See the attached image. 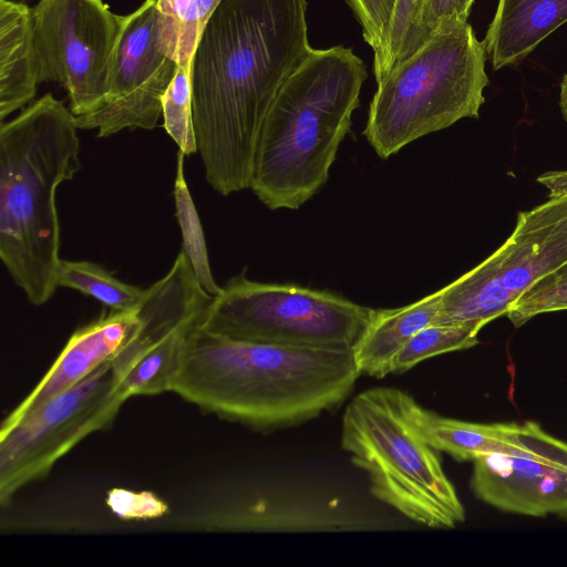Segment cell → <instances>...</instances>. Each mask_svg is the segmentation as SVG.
I'll use <instances>...</instances> for the list:
<instances>
[{
  "instance_id": "1",
  "label": "cell",
  "mask_w": 567,
  "mask_h": 567,
  "mask_svg": "<svg viewBox=\"0 0 567 567\" xmlns=\"http://www.w3.org/2000/svg\"><path fill=\"white\" fill-rule=\"evenodd\" d=\"M307 0H223L190 60L193 122L208 184L250 188L264 120L309 55Z\"/></svg>"
},
{
  "instance_id": "2",
  "label": "cell",
  "mask_w": 567,
  "mask_h": 567,
  "mask_svg": "<svg viewBox=\"0 0 567 567\" xmlns=\"http://www.w3.org/2000/svg\"><path fill=\"white\" fill-rule=\"evenodd\" d=\"M353 349L299 348L189 336L169 392L258 431L296 426L339 406L360 375Z\"/></svg>"
},
{
  "instance_id": "3",
  "label": "cell",
  "mask_w": 567,
  "mask_h": 567,
  "mask_svg": "<svg viewBox=\"0 0 567 567\" xmlns=\"http://www.w3.org/2000/svg\"><path fill=\"white\" fill-rule=\"evenodd\" d=\"M75 115L51 93L0 126V258L33 306L58 286L56 189L81 169Z\"/></svg>"
},
{
  "instance_id": "4",
  "label": "cell",
  "mask_w": 567,
  "mask_h": 567,
  "mask_svg": "<svg viewBox=\"0 0 567 567\" xmlns=\"http://www.w3.org/2000/svg\"><path fill=\"white\" fill-rule=\"evenodd\" d=\"M367 78L341 45L312 49L286 80L261 125L250 189L270 209H298L327 182Z\"/></svg>"
},
{
  "instance_id": "5",
  "label": "cell",
  "mask_w": 567,
  "mask_h": 567,
  "mask_svg": "<svg viewBox=\"0 0 567 567\" xmlns=\"http://www.w3.org/2000/svg\"><path fill=\"white\" fill-rule=\"evenodd\" d=\"M486 50L468 23L435 33L378 83L363 131L386 159L409 143L478 117L488 84Z\"/></svg>"
},
{
  "instance_id": "6",
  "label": "cell",
  "mask_w": 567,
  "mask_h": 567,
  "mask_svg": "<svg viewBox=\"0 0 567 567\" xmlns=\"http://www.w3.org/2000/svg\"><path fill=\"white\" fill-rule=\"evenodd\" d=\"M404 391L377 386L347 405L341 446L365 471L370 491L409 519L431 528H453L465 518L436 450L410 423Z\"/></svg>"
},
{
  "instance_id": "7",
  "label": "cell",
  "mask_w": 567,
  "mask_h": 567,
  "mask_svg": "<svg viewBox=\"0 0 567 567\" xmlns=\"http://www.w3.org/2000/svg\"><path fill=\"white\" fill-rule=\"evenodd\" d=\"M537 181L549 190V198L520 212L497 250L440 289L435 323L482 329L506 315L532 285L567 264V172H548Z\"/></svg>"
},
{
  "instance_id": "8",
  "label": "cell",
  "mask_w": 567,
  "mask_h": 567,
  "mask_svg": "<svg viewBox=\"0 0 567 567\" xmlns=\"http://www.w3.org/2000/svg\"><path fill=\"white\" fill-rule=\"evenodd\" d=\"M372 313L373 309L336 293L257 282L243 272L213 297L202 327L248 342L353 349Z\"/></svg>"
},
{
  "instance_id": "9",
  "label": "cell",
  "mask_w": 567,
  "mask_h": 567,
  "mask_svg": "<svg viewBox=\"0 0 567 567\" xmlns=\"http://www.w3.org/2000/svg\"><path fill=\"white\" fill-rule=\"evenodd\" d=\"M126 401L111 360L11 427L0 430L1 505L24 485L45 477L86 436L106 430Z\"/></svg>"
},
{
  "instance_id": "10",
  "label": "cell",
  "mask_w": 567,
  "mask_h": 567,
  "mask_svg": "<svg viewBox=\"0 0 567 567\" xmlns=\"http://www.w3.org/2000/svg\"><path fill=\"white\" fill-rule=\"evenodd\" d=\"M123 17L103 0H39L32 9L39 83H60L75 116L104 104Z\"/></svg>"
},
{
  "instance_id": "11",
  "label": "cell",
  "mask_w": 567,
  "mask_h": 567,
  "mask_svg": "<svg viewBox=\"0 0 567 567\" xmlns=\"http://www.w3.org/2000/svg\"><path fill=\"white\" fill-rule=\"evenodd\" d=\"M212 299L183 251L167 274L145 289L137 323L112 359L127 400L169 392L186 342L203 323Z\"/></svg>"
},
{
  "instance_id": "12",
  "label": "cell",
  "mask_w": 567,
  "mask_h": 567,
  "mask_svg": "<svg viewBox=\"0 0 567 567\" xmlns=\"http://www.w3.org/2000/svg\"><path fill=\"white\" fill-rule=\"evenodd\" d=\"M178 63L158 37L157 0H145L123 17L107 95L99 110L75 116L80 130H96L109 137L125 128L153 130L162 116V97Z\"/></svg>"
},
{
  "instance_id": "13",
  "label": "cell",
  "mask_w": 567,
  "mask_h": 567,
  "mask_svg": "<svg viewBox=\"0 0 567 567\" xmlns=\"http://www.w3.org/2000/svg\"><path fill=\"white\" fill-rule=\"evenodd\" d=\"M471 485L480 499L498 509L567 517V443L546 433L523 454L480 455Z\"/></svg>"
},
{
  "instance_id": "14",
  "label": "cell",
  "mask_w": 567,
  "mask_h": 567,
  "mask_svg": "<svg viewBox=\"0 0 567 567\" xmlns=\"http://www.w3.org/2000/svg\"><path fill=\"white\" fill-rule=\"evenodd\" d=\"M138 308L109 310L75 330L39 383L3 420L1 430L11 427L111 361L134 330Z\"/></svg>"
},
{
  "instance_id": "15",
  "label": "cell",
  "mask_w": 567,
  "mask_h": 567,
  "mask_svg": "<svg viewBox=\"0 0 567 567\" xmlns=\"http://www.w3.org/2000/svg\"><path fill=\"white\" fill-rule=\"evenodd\" d=\"M206 529L234 532H336L369 529V520L332 501L275 495L234 505L199 520Z\"/></svg>"
},
{
  "instance_id": "16",
  "label": "cell",
  "mask_w": 567,
  "mask_h": 567,
  "mask_svg": "<svg viewBox=\"0 0 567 567\" xmlns=\"http://www.w3.org/2000/svg\"><path fill=\"white\" fill-rule=\"evenodd\" d=\"M403 406L410 423L429 445L460 462L485 454H523L546 433L534 422L481 424L444 417L417 404L406 392Z\"/></svg>"
},
{
  "instance_id": "17",
  "label": "cell",
  "mask_w": 567,
  "mask_h": 567,
  "mask_svg": "<svg viewBox=\"0 0 567 567\" xmlns=\"http://www.w3.org/2000/svg\"><path fill=\"white\" fill-rule=\"evenodd\" d=\"M567 21V0H499L483 41L495 70L530 53Z\"/></svg>"
},
{
  "instance_id": "18",
  "label": "cell",
  "mask_w": 567,
  "mask_h": 567,
  "mask_svg": "<svg viewBox=\"0 0 567 567\" xmlns=\"http://www.w3.org/2000/svg\"><path fill=\"white\" fill-rule=\"evenodd\" d=\"M38 56L32 9L23 2L0 0V120L35 96Z\"/></svg>"
},
{
  "instance_id": "19",
  "label": "cell",
  "mask_w": 567,
  "mask_h": 567,
  "mask_svg": "<svg viewBox=\"0 0 567 567\" xmlns=\"http://www.w3.org/2000/svg\"><path fill=\"white\" fill-rule=\"evenodd\" d=\"M441 303L437 290L424 298L394 309L374 310L353 347L357 367L362 374L381 379L391 373V362L403 346L421 329L435 323Z\"/></svg>"
},
{
  "instance_id": "20",
  "label": "cell",
  "mask_w": 567,
  "mask_h": 567,
  "mask_svg": "<svg viewBox=\"0 0 567 567\" xmlns=\"http://www.w3.org/2000/svg\"><path fill=\"white\" fill-rule=\"evenodd\" d=\"M223 0H157L158 34L178 64L190 62L200 35Z\"/></svg>"
},
{
  "instance_id": "21",
  "label": "cell",
  "mask_w": 567,
  "mask_h": 567,
  "mask_svg": "<svg viewBox=\"0 0 567 567\" xmlns=\"http://www.w3.org/2000/svg\"><path fill=\"white\" fill-rule=\"evenodd\" d=\"M58 286L92 297L113 311L136 309L145 296V289L121 281L101 265L86 260L62 259Z\"/></svg>"
},
{
  "instance_id": "22",
  "label": "cell",
  "mask_w": 567,
  "mask_h": 567,
  "mask_svg": "<svg viewBox=\"0 0 567 567\" xmlns=\"http://www.w3.org/2000/svg\"><path fill=\"white\" fill-rule=\"evenodd\" d=\"M185 157L186 155L178 150L173 192L176 218L182 231V251L187 257L199 285L214 297L220 292L221 287L216 284L212 274L205 235L185 178Z\"/></svg>"
},
{
  "instance_id": "23",
  "label": "cell",
  "mask_w": 567,
  "mask_h": 567,
  "mask_svg": "<svg viewBox=\"0 0 567 567\" xmlns=\"http://www.w3.org/2000/svg\"><path fill=\"white\" fill-rule=\"evenodd\" d=\"M480 328L472 324L431 323L416 332L395 354L391 373H404L420 362L478 343Z\"/></svg>"
},
{
  "instance_id": "24",
  "label": "cell",
  "mask_w": 567,
  "mask_h": 567,
  "mask_svg": "<svg viewBox=\"0 0 567 567\" xmlns=\"http://www.w3.org/2000/svg\"><path fill=\"white\" fill-rule=\"evenodd\" d=\"M166 133L186 156L198 152L193 122L190 62L178 64L177 73L162 97Z\"/></svg>"
},
{
  "instance_id": "25",
  "label": "cell",
  "mask_w": 567,
  "mask_h": 567,
  "mask_svg": "<svg viewBox=\"0 0 567 567\" xmlns=\"http://www.w3.org/2000/svg\"><path fill=\"white\" fill-rule=\"evenodd\" d=\"M474 0H422L415 25L394 66L414 54L439 31L467 23Z\"/></svg>"
},
{
  "instance_id": "26",
  "label": "cell",
  "mask_w": 567,
  "mask_h": 567,
  "mask_svg": "<svg viewBox=\"0 0 567 567\" xmlns=\"http://www.w3.org/2000/svg\"><path fill=\"white\" fill-rule=\"evenodd\" d=\"M362 27L364 41L373 50L377 82L389 72V37L395 0H347Z\"/></svg>"
},
{
  "instance_id": "27",
  "label": "cell",
  "mask_w": 567,
  "mask_h": 567,
  "mask_svg": "<svg viewBox=\"0 0 567 567\" xmlns=\"http://www.w3.org/2000/svg\"><path fill=\"white\" fill-rule=\"evenodd\" d=\"M560 310H567V264L532 285L506 316L518 328L538 315Z\"/></svg>"
},
{
  "instance_id": "28",
  "label": "cell",
  "mask_w": 567,
  "mask_h": 567,
  "mask_svg": "<svg viewBox=\"0 0 567 567\" xmlns=\"http://www.w3.org/2000/svg\"><path fill=\"white\" fill-rule=\"evenodd\" d=\"M107 507L121 519L147 520L165 515L167 504L152 492H133L113 487L107 491L105 498Z\"/></svg>"
},
{
  "instance_id": "29",
  "label": "cell",
  "mask_w": 567,
  "mask_h": 567,
  "mask_svg": "<svg viewBox=\"0 0 567 567\" xmlns=\"http://www.w3.org/2000/svg\"><path fill=\"white\" fill-rule=\"evenodd\" d=\"M421 6L422 0H395L389 37V72L396 63L401 51L415 25Z\"/></svg>"
},
{
  "instance_id": "30",
  "label": "cell",
  "mask_w": 567,
  "mask_h": 567,
  "mask_svg": "<svg viewBox=\"0 0 567 567\" xmlns=\"http://www.w3.org/2000/svg\"><path fill=\"white\" fill-rule=\"evenodd\" d=\"M559 106L561 114L567 122V73L565 74L560 84Z\"/></svg>"
}]
</instances>
